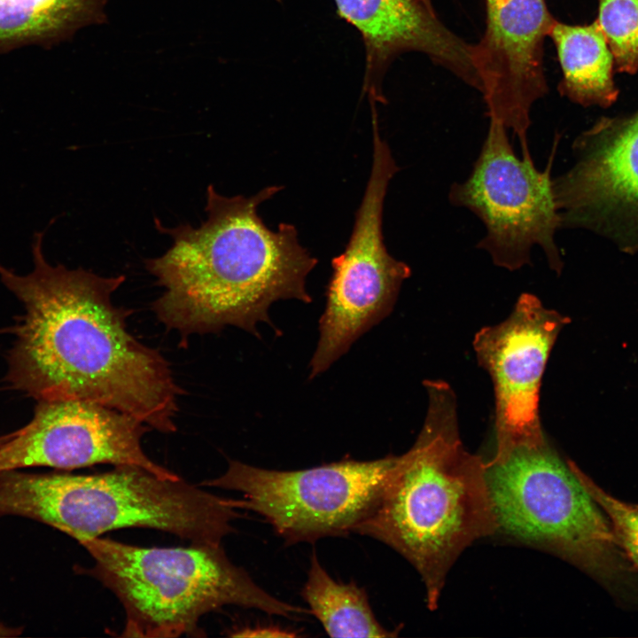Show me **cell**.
I'll return each mask as SVG.
<instances>
[{"label": "cell", "mask_w": 638, "mask_h": 638, "mask_svg": "<svg viewBox=\"0 0 638 638\" xmlns=\"http://www.w3.org/2000/svg\"><path fill=\"white\" fill-rule=\"evenodd\" d=\"M43 236L34 235L28 275L0 264L2 283L25 307L13 327L8 382L38 401H88L160 432H175L183 391L166 358L128 331L132 311L113 304L125 276L52 266L43 255Z\"/></svg>", "instance_id": "6da1fadb"}, {"label": "cell", "mask_w": 638, "mask_h": 638, "mask_svg": "<svg viewBox=\"0 0 638 638\" xmlns=\"http://www.w3.org/2000/svg\"><path fill=\"white\" fill-rule=\"evenodd\" d=\"M281 189L272 185L251 197H224L209 185L207 218L199 227L167 229L156 221L173 244L145 261L164 290L152 309L183 345L191 335L226 326L260 337V323L272 325L268 309L274 302L312 301L306 278L317 260L300 245L293 225L283 222L273 231L257 213Z\"/></svg>", "instance_id": "7a4b0ae2"}, {"label": "cell", "mask_w": 638, "mask_h": 638, "mask_svg": "<svg viewBox=\"0 0 638 638\" xmlns=\"http://www.w3.org/2000/svg\"><path fill=\"white\" fill-rule=\"evenodd\" d=\"M424 385L429 405L418 438L397 456L374 508L353 533L405 557L421 575L434 610L458 556L499 528L486 463L461 442L453 391L440 381Z\"/></svg>", "instance_id": "3957f363"}, {"label": "cell", "mask_w": 638, "mask_h": 638, "mask_svg": "<svg viewBox=\"0 0 638 638\" xmlns=\"http://www.w3.org/2000/svg\"><path fill=\"white\" fill-rule=\"evenodd\" d=\"M234 502L133 465L78 475L0 472L1 513L40 520L79 543L112 530L143 527L221 545L241 517Z\"/></svg>", "instance_id": "277c9868"}, {"label": "cell", "mask_w": 638, "mask_h": 638, "mask_svg": "<svg viewBox=\"0 0 638 638\" xmlns=\"http://www.w3.org/2000/svg\"><path fill=\"white\" fill-rule=\"evenodd\" d=\"M80 544L94 560L89 572L124 608V636L204 635L201 617L227 605L288 619L307 612L258 586L222 545L143 548L100 537Z\"/></svg>", "instance_id": "5b68a950"}, {"label": "cell", "mask_w": 638, "mask_h": 638, "mask_svg": "<svg viewBox=\"0 0 638 638\" xmlns=\"http://www.w3.org/2000/svg\"><path fill=\"white\" fill-rule=\"evenodd\" d=\"M498 528L544 548L611 589L629 577L627 558L601 507L548 442L486 463Z\"/></svg>", "instance_id": "8992f818"}, {"label": "cell", "mask_w": 638, "mask_h": 638, "mask_svg": "<svg viewBox=\"0 0 638 638\" xmlns=\"http://www.w3.org/2000/svg\"><path fill=\"white\" fill-rule=\"evenodd\" d=\"M397 456L345 459L299 471H274L236 460L202 486L234 490L238 510L263 517L286 543L353 533L372 510Z\"/></svg>", "instance_id": "52a82bcc"}, {"label": "cell", "mask_w": 638, "mask_h": 638, "mask_svg": "<svg viewBox=\"0 0 638 638\" xmlns=\"http://www.w3.org/2000/svg\"><path fill=\"white\" fill-rule=\"evenodd\" d=\"M545 169L532 157H517L508 129L489 120L487 134L469 176L451 185L448 199L483 223L486 234L477 247L508 270L531 263L533 248H541L550 268L560 273L562 255L556 242L562 227L553 191L551 167Z\"/></svg>", "instance_id": "ba28073f"}, {"label": "cell", "mask_w": 638, "mask_h": 638, "mask_svg": "<svg viewBox=\"0 0 638 638\" xmlns=\"http://www.w3.org/2000/svg\"><path fill=\"white\" fill-rule=\"evenodd\" d=\"M398 167L386 142L373 136V162L346 250L331 261L319 339L310 362V378L327 370L371 327L388 315L411 274L384 244L382 217L390 180Z\"/></svg>", "instance_id": "9c48e42d"}, {"label": "cell", "mask_w": 638, "mask_h": 638, "mask_svg": "<svg viewBox=\"0 0 638 638\" xmlns=\"http://www.w3.org/2000/svg\"><path fill=\"white\" fill-rule=\"evenodd\" d=\"M574 162L553 178L562 227L638 250V113L602 120L573 141Z\"/></svg>", "instance_id": "30bf717a"}, {"label": "cell", "mask_w": 638, "mask_h": 638, "mask_svg": "<svg viewBox=\"0 0 638 638\" xmlns=\"http://www.w3.org/2000/svg\"><path fill=\"white\" fill-rule=\"evenodd\" d=\"M149 430L141 420L95 402L40 401L31 422L5 435L0 444V472L40 465L71 470L107 463L180 478L144 451L142 438Z\"/></svg>", "instance_id": "8fae6325"}, {"label": "cell", "mask_w": 638, "mask_h": 638, "mask_svg": "<svg viewBox=\"0 0 638 638\" xmlns=\"http://www.w3.org/2000/svg\"><path fill=\"white\" fill-rule=\"evenodd\" d=\"M569 318L523 293L502 323L484 327L473 346L495 393L496 450L501 458L522 447L546 443L539 416L541 377L558 333Z\"/></svg>", "instance_id": "7c38bea8"}, {"label": "cell", "mask_w": 638, "mask_h": 638, "mask_svg": "<svg viewBox=\"0 0 638 638\" xmlns=\"http://www.w3.org/2000/svg\"><path fill=\"white\" fill-rule=\"evenodd\" d=\"M486 31L473 44L479 92L489 120L511 130L530 157L532 107L548 92L543 43L556 20L546 0H486Z\"/></svg>", "instance_id": "4fadbf2b"}, {"label": "cell", "mask_w": 638, "mask_h": 638, "mask_svg": "<svg viewBox=\"0 0 638 638\" xmlns=\"http://www.w3.org/2000/svg\"><path fill=\"white\" fill-rule=\"evenodd\" d=\"M338 14L362 35L366 49L364 90L371 104L384 103L382 80L393 59L406 51L433 62L480 90L473 44L464 42L420 0H335Z\"/></svg>", "instance_id": "5bb4252c"}, {"label": "cell", "mask_w": 638, "mask_h": 638, "mask_svg": "<svg viewBox=\"0 0 638 638\" xmlns=\"http://www.w3.org/2000/svg\"><path fill=\"white\" fill-rule=\"evenodd\" d=\"M549 36L563 71L562 95L582 105L609 106L616 99L613 56L597 21L572 26L556 21Z\"/></svg>", "instance_id": "9a60e30c"}, {"label": "cell", "mask_w": 638, "mask_h": 638, "mask_svg": "<svg viewBox=\"0 0 638 638\" xmlns=\"http://www.w3.org/2000/svg\"><path fill=\"white\" fill-rule=\"evenodd\" d=\"M309 611L331 637H393L375 617L364 588L354 582L332 579L315 552L310 559L307 579L301 592Z\"/></svg>", "instance_id": "2e32d148"}, {"label": "cell", "mask_w": 638, "mask_h": 638, "mask_svg": "<svg viewBox=\"0 0 638 638\" xmlns=\"http://www.w3.org/2000/svg\"><path fill=\"white\" fill-rule=\"evenodd\" d=\"M85 0H0V41L44 35L70 22Z\"/></svg>", "instance_id": "e0dca14e"}, {"label": "cell", "mask_w": 638, "mask_h": 638, "mask_svg": "<svg viewBox=\"0 0 638 638\" xmlns=\"http://www.w3.org/2000/svg\"><path fill=\"white\" fill-rule=\"evenodd\" d=\"M623 72L638 70V0H599L596 20Z\"/></svg>", "instance_id": "ac0fdd59"}, {"label": "cell", "mask_w": 638, "mask_h": 638, "mask_svg": "<svg viewBox=\"0 0 638 638\" xmlns=\"http://www.w3.org/2000/svg\"><path fill=\"white\" fill-rule=\"evenodd\" d=\"M569 463L587 491L605 513L616 541L626 558L638 569V505L613 497L573 462L569 461Z\"/></svg>", "instance_id": "d6986e66"}, {"label": "cell", "mask_w": 638, "mask_h": 638, "mask_svg": "<svg viewBox=\"0 0 638 638\" xmlns=\"http://www.w3.org/2000/svg\"><path fill=\"white\" fill-rule=\"evenodd\" d=\"M429 9L433 10V6L431 0H420Z\"/></svg>", "instance_id": "ffe728a7"}, {"label": "cell", "mask_w": 638, "mask_h": 638, "mask_svg": "<svg viewBox=\"0 0 638 638\" xmlns=\"http://www.w3.org/2000/svg\"><path fill=\"white\" fill-rule=\"evenodd\" d=\"M4 438H5V436H3V437L0 438V444L3 442V440H4Z\"/></svg>", "instance_id": "44dd1931"}]
</instances>
